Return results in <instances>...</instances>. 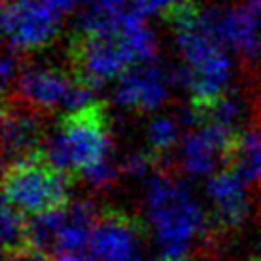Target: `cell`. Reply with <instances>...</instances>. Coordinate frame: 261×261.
Masks as SVG:
<instances>
[{
  "mask_svg": "<svg viewBox=\"0 0 261 261\" xmlns=\"http://www.w3.org/2000/svg\"><path fill=\"white\" fill-rule=\"evenodd\" d=\"M109 116L101 103H88L61 118L48 138L46 154L67 174H86L107 160Z\"/></svg>",
  "mask_w": 261,
  "mask_h": 261,
  "instance_id": "1",
  "label": "cell"
},
{
  "mask_svg": "<svg viewBox=\"0 0 261 261\" xmlns=\"http://www.w3.org/2000/svg\"><path fill=\"white\" fill-rule=\"evenodd\" d=\"M4 202L27 218H38L69 206V174L46 152L10 162L4 170Z\"/></svg>",
  "mask_w": 261,
  "mask_h": 261,
  "instance_id": "2",
  "label": "cell"
},
{
  "mask_svg": "<svg viewBox=\"0 0 261 261\" xmlns=\"http://www.w3.org/2000/svg\"><path fill=\"white\" fill-rule=\"evenodd\" d=\"M149 210L162 250L168 257L187 255L191 239L202 229L200 210L187 191L172 179H159L149 193Z\"/></svg>",
  "mask_w": 261,
  "mask_h": 261,
  "instance_id": "3",
  "label": "cell"
},
{
  "mask_svg": "<svg viewBox=\"0 0 261 261\" xmlns=\"http://www.w3.org/2000/svg\"><path fill=\"white\" fill-rule=\"evenodd\" d=\"M94 86L82 80L73 69L63 71L59 67H33L21 73L15 84V95L23 101L31 103L40 111L80 109L88 105Z\"/></svg>",
  "mask_w": 261,
  "mask_h": 261,
  "instance_id": "4",
  "label": "cell"
},
{
  "mask_svg": "<svg viewBox=\"0 0 261 261\" xmlns=\"http://www.w3.org/2000/svg\"><path fill=\"white\" fill-rule=\"evenodd\" d=\"M59 12L48 0H4L6 37L17 50L46 48L58 35Z\"/></svg>",
  "mask_w": 261,
  "mask_h": 261,
  "instance_id": "5",
  "label": "cell"
},
{
  "mask_svg": "<svg viewBox=\"0 0 261 261\" xmlns=\"http://www.w3.org/2000/svg\"><path fill=\"white\" fill-rule=\"evenodd\" d=\"M44 111L33 107L14 94L6 99L2 109L4 122V154L6 159H23L35 152H40V143L46 136L44 128Z\"/></svg>",
  "mask_w": 261,
  "mask_h": 261,
  "instance_id": "6",
  "label": "cell"
},
{
  "mask_svg": "<svg viewBox=\"0 0 261 261\" xmlns=\"http://www.w3.org/2000/svg\"><path fill=\"white\" fill-rule=\"evenodd\" d=\"M141 225L120 210H105L95 223L90 252L99 261H132Z\"/></svg>",
  "mask_w": 261,
  "mask_h": 261,
  "instance_id": "7",
  "label": "cell"
},
{
  "mask_svg": "<svg viewBox=\"0 0 261 261\" xmlns=\"http://www.w3.org/2000/svg\"><path fill=\"white\" fill-rule=\"evenodd\" d=\"M208 191L214 202L216 229L218 231L237 229L244 221L248 212V200L244 195L242 179L229 170H223L212 177Z\"/></svg>",
  "mask_w": 261,
  "mask_h": 261,
  "instance_id": "8",
  "label": "cell"
},
{
  "mask_svg": "<svg viewBox=\"0 0 261 261\" xmlns=\"http://www.w3.org/2000/svg\"><path fill=\"white\" fill-rule=\"evenodd\" d=\"M166 97V82L152 67H138L120 76L116 86V101L136 111L156 109Z\"/></svg>",
  "mask_w": 261,
  "mask_h": 261,
  "instance_id": "9",
  "label": "cell"
},
{
  "mask_svg": "<svg viewBox=\"0 0 261 261\" xmlns=\"http://www.w3.org/2000/svg\"><path fill=\"white\" fill-rule=\"evenodd\" d=\"M223 166L244 183H261V128L234 136L225 152Z\"/></svg>",
  "mask_w": 261,
  "mask_h": 261,
  "instance_id": "10",
  "label": "cell"
},
{
  "mask_svg": "<svg viewBox=\"0 0 261 261\" xmlns=\"http://www.w3.org/2000/svg\"><path fill=\"white\" fill-rule=\"evenodd\" d=\"M2 227H4V254L31 248L27 216H23L21 212H17L6 202L2 214Z\"/></svg>",
  "mask_w": 261,
  "mask_h": 261,
  "instance_id": "11",
  "label": "cell"
},
{
  "mask_svg": "<svg viewBox=\"0 0 261 261\" xmlns=\"http://www.w3.org/2000/svg\"><path fill=\"white\" fill-rule=\"evenodd\" d=\"M177 139V124L172 118H156L152 120L149 128V143H151L152 156L159 160V156L168 154Z\"/></svg>",
  "mask_w": 261,
  "mask_h": 261,
  "instance_id": "12",
  "label": "cell"
},
{
  "mask_svg": "<svg viewBox=\"0 0 261 261\" xmlns=\"http://www.w3.org/2000/svg\"><path fill=\"white\" fill-rule=\"evenodd\" d=\"M4 261H54L48 254H44L37 248H25L17 252H8Z\"/></svg>",
  "mask_w": 261,
  "mask_h": 261,
  "instance_id": "13",
  "label": "cell"
},
{
  "mask_svg": "<svg viewBox=\"0 0 261 261\" xmlns=\"http://www.w3.org/2000/svg\"><path fill=\"white\" fill-rule=\"evenodd\" d=\"M174 0H134L136 4V14L143 15V14H151L154 10H160V8H168Z\"/></svg>",
  "mask_w": 261,
  "mask_h": 261,
  "instance_id": "14",
  "label": "cell"
},
{
  "mask_svg": "<svg viewBox=\"0 0 261 261\" xmlns=\"http://www.w3.org/2000/svg\"><path fill=\"white\" fill-rule=\"evenodd\" d=\"M15 69H17V59H15L14 56H6V58H4V65H2V74H4V82H6V84L14 79Z\"/></svg>",
  "mask_w": 261,
  "mask_h": 261,
  "instance_id": "15",
  "label": "cell"
},
{
  "mask_svg": "<svg viewBox=\"0 0 261 261\" xmlns=\"http://www.w3.org/2000/svg\"><path fill=\"white\" fill-rule=\"evenodd\" d=\"M248 12L252 14L254 21L257 23V27L261 31V0H248Z\"/></svg>",
  "mask_w": 261,
  "mask_h": 261,
  "instance_id": "16",
  "label": "cell"
},
{
  "mask_svg": "<svg viewBox=\"0 0 261 261\" xmlns=\"http://www.w3.org/2000/svg\"><path fill=\"white\" fill-rule=\"evenodd\" d=\"M48 2H51L58 10H67V8H71L76 2H86V0H48Z\"/></svg>",
  "mask_w": 261,
  "mask_h": 261,
  "instance_id": "17",
  "label": "cell"
},
{
  "mask_svg": "<svg viewBox=\"0 0 261 261\" xmlns=\"http://www.w3.org/2000/svg\"><path fill=\"white\" fill-rule=\"evenodd\" d=\"M257 109H259V113H261V95H259V103H257Z\"/></svg>",
  "mask_w": 261,
  "mask_h": 261,
  "instance_id": "18",
  "label": "cell"
},
{
  "mask_svg": "<svg viewBox=\"0 0 261 261\" xmlns=\"http://www.w3.org/2000/svg\"><path fill=\"white\" fill-rule=\"evenodd\" d=\"M255 259H257V261H261V257H255Z\"/></svg>",
  "mask_w": 261,
  "mask_h": 261,
  "instance_id": "19",
  "label": "cell"
}]
</instances>
